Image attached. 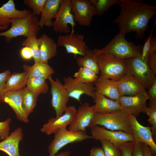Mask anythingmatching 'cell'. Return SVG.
Wrapping results in <instances>:
<instances>
[{
    "label": "cell",
    "mask_w": 156,
    "mask_h": 156,
    "mask_svg": "<svg viewBox=\"0 0 156 156\" xmlns=\"http://www.w3.org/2000/svg\"><path fill=\"white\" fill-rule=\"evenodd\" d=\"M20 55L22 58L25 60H28L33 58L31 51L28 47L25 46L21 49Z\"/></svg>",
    "instance_id": "42"
},
{
    "label": "cell",
    "mask_w": 156,
    "mask_h": 156,
    "mask_svg": "<svg viewBox=\"0 0 156 156\" xmlns=\"http://www.w3.org/2000/svg\"><path fill=\"white\" fill-rule=\"evenodd\" d=\"M62 0H46L41 13L38 25L42 28L44 26L52 27V19L56 15Z\"/></svg>",
    "instance_id": "23"
},
{
    "label": "cell",
    "mask_w": 156,
    "mask_h": 156,
    "mask_svg": "<svg viewBox=\"0 0 156 156\" xmlns=\"http://www.w3.org/2000/svg\"><path fill=\"white\" fill-rule=\"evenodd\" d=\"M22 96L23 107L28 117L36 106L38 96L26 87L22 89Z\"/></svg>",
    "instance_id": "30"
},
{
    "label": "cell",
    "mask_w": 156,
    "mask_h": 156,
    "mask_svg": "<svg viewBox=\"0 0 156 156\" xmlns=\"http://www.w3.org/2000/svg\"><path fill=\"white\" fill-rule=\"evenodd\" d=\"M97 49H92L89 48L84 56H79L77 58V63L80 67L90 68L99 75L100 71L97 62Z\"/></svg>",
    "instance_id": "28"
},
{
    "label": "cell",
    "mask_w": 156,
    "mask_h": 156,
    "mask_svg": "<svg viewBox=\"0 0 156 156\" xmlns=\"http://www.w3.org/2000/svg\"><path fill=\"white\" fill-rule=\"evenodd\" d=\"M77 110L74 105L67 106L64 114L57 118L52 117L43 125L40 130L41 132L50 135L57 129L66 127L75 118Z\"/></svg>",
    "instance_id": "15"
},
{
    "label": "cell",
    "mask_w": 156,
    "mask_h": 156,
    "mask_svg": "<svg viewBox=\"0 0 156 156\" xmlns=\"http://www.w3.org/2000/svg\"><path fill=\"white\" fill-rule=\"evenodd\" d=\"M95 112L94 105L84 103L77 110L74 119L69 125L68 129L74 131H85L89 127Z\"/></svg>",
    "instance_id": "16"
},
{
    "label": "cell",
    "mask_w": 156,
    "mask_h": 156,
    "mask_svg": "<svg viewBox=\"0 0 156 156\" xmlns=\"http://www.w3.org/2000/svg\"><path fill=\"white\" fill-rule=\"evenodd\" d=\"M133 131V136L135 141L144 143L150 148L152 155L155 156L156 144L153 138L151 128L141 125L136 117L131 114H127Z\"/></svg>",
    "instance_id": "14"
},
{
    "label": "cell",
    "mask_w": 156,
    "mask_h": 156,
    "mask_svg": "<svg viewBox=\"0 0 156 156\" xmlns=\"http://www.w3.org/2000/svg\"><path fill=\"white\" fill-rule=\"evenodd\" d=\"M72 13L75 21L81 26H89L96 13L88 0H70Z\"/></svg>",
    "instance_id": "13"
},
{
    "label": "cell",
    "mask_w": 156,
    "mask_h": 156,
    "mask_svg": "<svg viewBox=\"0 0 156 156\" xmlns=\"http://www.w3.org/2000/svg\"><path fill=\"white\" fill-rule=\"evenodd\" d=\"M22 45L29 47L31 49L34 63L40 62L39 50V39L34 36L27 37L21 43Z\"/></svg>",
    "instance_id": "32"
},
{
    "label": "cell",
    "mask_w": 156,
    "mask_h": 156,
    "mask_svg": "<svg viewBox=\"0 0 156 156\" xmlns=\"http://www.w3.org/2000/svg\"><path fill=\"white\" fill-rule=\"evenodd\" d=\"M95 113H108L114 112L120 109L118 101L112 100L103 95L96 92L93 99Z\"/></svg>",
    "instance_id": "25"
},
{
    "label": "cell",
    "mask_w": 156,
    "mask_h": 156,
    "mask_svg": "<svg viewBox=\"0 0 156 156\" xmlns=\"http://www.w3.org/2000/svg\"><path fill=\"white\" fill-rule=\"evenodd\" d=\"M99 141L105 156H122L121 150L112 143L104 139Z\"/></svg>",
    "instance_id": "35"
},
{
    "label": "cell",
    "mask_w": 156,
    "mask_h": 156,
    "mask_svg": "<svg viewBox=\"0 0 156 156\" xmlns=\"http://www.w3.org/2000/svg\"><path fill=\"white\" fill-rule=\"evenodd\" d=\"M32 13L30 10L26 9L17 10L14 0H9L0 7V20L10 24L12 19L24 18Z\"/></svg>",
    "instance_id": "22"
},
{
    "label": "cell",
    "mask_w": 156,
    "mask_h": 156,
    "mask_svg": "<svg viewBox=\"0 0 156 156\" xmlns=\"http://www.w3.org/2000/svg\"><path fill=\"white\" fill-rule=\"evenodd\" d=\"M53 133L54 139L48 147L49 156H55L60 150L68 144L93 139L86 131H74L68 129L66 127L57 129Z\"/></svg>",
    "instance_id": "6"
},
{
    "label": "cell",
    "mask_w": 156,
    "mask_h": 156,
    "mask_svg": "<svg viewBox=\"0 0 156 156\" xmlns=\"http://www.w3.org/2000/svg\"><path fill=\"white\" fill-rule=\"evenodd\" d=\"M1 101V96L0 95V103Z\"/></svg>",
    "instance_id": "49"
},
{
    "label": "cell",
    "mask_w": 156,
    "mask_h": 156,
    "mask_svg": "<svg viewBox=\"0 0 156 156\" xmlns=\"http://www.w3.org/2000/svg\"><path fill=\"white\" fill-rule=\"evenodd\" d=\"M150 99L148 107H147L145 113L148 116V121L151 125V127L153 136L156 134V100Z\"/></svg>",
    "instance_id": "34"
},
{
    "label": "cell",
    "mask_w": 156,
    "mask_h": 156,
    "mask_svg": "<svg viewBox=\"0 0 156 156\" xmlns=\"http://www.w3.org/2000/svg\"><path fill=\"white\" fill-rule=\"evenodd\" d=\"M119 1L120 12L113 22L117 24L120 32L125 35L135 32L136 37L142 40L149 20L156 14V6L139 1Z\"/></svg>",
    "instance_id": "1"
},
{
    "label": "cell",
    "mask_w": 156,
    "mask_h": 156,
    "mask_svg": "<svg viewBox=\"0 0 156 156\" xmlns=\"http://www.w3.org/2000/svg\"><path fill=\"white\" fill-rule=\"evenodd\" d=\"M46 0H24L23 3L32 9L34 14L38 16L40 15Z\"/></svg>",
    "instance_id": "36"
},
{
    "label": "cell",
    "mask_w": 156,
    "mask_h": 156,
    "mask_svg": "<svg viewBox=\"0 0 156 156\" xmlns=\"http://www.w3.org/2000/svg\"><path fill=\"white\" fill-rule=\"evenodd\" d=\"M101 125L111 130H119L133 134L127 114L121 109L108 113H95L89 127Z\"/></svg>",
    "instance_id": "4"
},
{
    "label": "cell",
    "mask_w": 156,
    "mask_h": 156,
    "mask_svg": "<svg viewBox=\"0 0 156 156\" xmlns=\"http://www.w3.org/2000/svg\"><path fill=\"white\" fill-rule=\"evenodd\" d=\"M150 97L146 92L132 96H121L119 100L122 109L127 114L136 117L141 113H145L147 101Z\"/></svg>",
    "instance_id": "10"
},
{
    "label": "cell",
    "mask_w": 156,
    "mask_h": 156,
    "mask_svg": "<svg viewBox=\"0 0 156 156\" xmlns=\"http://www.w3.org/2000/svg\"><path fill=\"white\" fill-rule=\"evenodd\" d=\"M70 152L69 151H67L57 154L55 156H70Z\"/></svg>",
    "instance_id": "48"
},
{
    "label": "cell",
    "mask_w": 156,
    "mask_h": 156,
    "mask_svg": "<svg viewBox=\"0 0 156 156\" xmlns=\"http://www.w3.org/2000/svg\"><path fill=\"white\" fill-rule=\"evenodd\" d=\"M46 80L40 77L28 78L26 82V87L38 96L41 94H46L49 91V88Z\"/></svg>",
    "instance_id": "29"
},
{
    "label": "cell",
    "mask_w": 156,
    "mask_h": 156,
    "mask_svg": "<svg viewBox=\"0 0 156 156\" xmlns=\"http://www.w3.org/2000/svg\"><path fill=\"white\" fill-rule=\"evenodd\" d=\"M84 38L83 35L71 31L69 34L59 36L57 44L58 46L64 47L68 53L83 56L89 48L84 41Z\"/></svg>",
    "instance_id": "12"
},
{
    "label": "cell",
    "mask_w": 156,
    "mask_h": 156,
    "mask_svg": "<svg viewBox=\"0 0 156 156\" xmlns=\"http://www.w3.org/2000/svg\"><path fill=\"white\" fill-rule=\"evenodd\" d=\"M28 78L27 73L25 71L22 73H15L10 74L5 85L3 90L4 93L23 88L25 87Z\"/></svg>",
    "instance_id": "27"
},
{
    "label": "cell",
    "mask_w": 156,
    "mask_h": 156,
    "mask_svg": "<svg viewBox=\"0 0 156 156\" xmlns=\"http://www.w3.org/2000/svg\"><path fill=\"white\" fill-rule=\"evenodd\" d=\"M38 16L33 13L23 18H14L11 20V26L5 31L0 33V36H4L5 41L10 42L13 38L23 36L26 38L31 36L37 37L40 30L38 25Z\"/></svg>",
    "instance_id": "3"
},
{
    "label": "cell",
    "mask_w": 156,
    "mask_h": 156,
    "mask_svg": "<svg viewBox=\"0 0 156 156\" xmlns=\"http://www.w3.org/2000/svg\"><path fill=\"white\" fill-rule=\"evenodd\" d=\"M135 142H127L117 147L121 150L122 156H132V150Z\"/></svg>",
    "instance_id": "39"
},
{
    "label": "cell",
    "mask_w": 156,
    "mask_h": 156,
    "mask_svg": "<svg viewBox=\"0 0 156 156\" xmlns=\"http://www.w3.org/2000/svg\"><path fill=\"white\" fill-rule=\"evenodd\" d=\"M9 24L7 23L0 20V30H5L7 29Z\"/></svg>",
    "instance_id": "47"
},
{
    "label": "cell",
    "mask_w": 156,
    "mask_h": 156,
    "mask_svg": "<svg viewBox=\"0 0 156 156\" xmlns=\"http://www.w3.org/2000/svg\"><path fill=\"white\" fill-rule=\"evenodd\" d=\"M125 34L119 32L105 47L97 49L98 55L107 53L121 59L126 60L140 55L143 45L127 40Z\"/></svg>",
    "instance_id": "2"
},
{
    "label": "cell",
    "mask_w": 156,
    "mask_h": 156,
    "mask_svg": "<svg viewBox=\"0 0 156 156\" xmlns=\"http://www.w3.org/2000/svg\"><path fill=\"white\" fill-rule=\"evenodd\" d=\"M90 128L93 139L97 140H105L116 147L127 142H135L132 134L122 131L109 130L98 125Z\"/></svg>",
    "instance_id": "11"
},
{
    "label": "cell",
    "mask_w": 156,
    "mask_h": 156,
    "mask_svg": "<svg viewBox=\"0 0 156 156\" xmlns=\"http://www.w3.org/2000/svg\"><path fill=\"white\" fill-rule=\"evenodd\" d=\"M10 74L11 72L9 70L0 73V95L1 98L4 94L3 90L7 79Z\"/></svg>",
    "instance_id": "40"
},
{
    "label": "cell",
    "mask_w": 156,
    "mask_h": 156,
    "mask_svg": "<svg viewBox=\"0 0 156 156\" xmlns=\"http://www.w3.org/2000/svg\"><path fill=\"white\" fill-rule=\"evenodd\" d=\"M39 39L40 62L48 64L49 60L57 55L58 45L53 39L44 34Z\"/></svg>",
    "instance_id": "24"
},
{
    "label": "cell",
    "mask_w": 156,
    "mask_h": 156,
    "mask_svg": "<svg viewBox=\"0 0 156 156\" xmlns=\"http://www.w3.org/2000/svg\"><path fill=\"white\" fill-rule=\"evenodd\" d=\"M52 27L56 32L68 34L70 32L68 25L74 31L76 25L72 12L70 0H62L59 10L55 16Z\"/></svg>",
    "instance_id": "9"
},
{
    "label": "cell",
    "mask_w": 156,
    "mask_h": 156,
    "mask_svg": "<svg viewBox=\"0 0 156 156\" xmlns=\"http://www.w3.org/2000/svg\"><path fill=\"white\" fill-rule=\"evenodd\" d=\"M23 68L27 73L28 78L37 77L46 80L55 73L54 69L48 64L41 62L34 63L32 66L24 64Z\"/></svg>",
    "instance_id": "26"
},
{
    "label": "cell",
    "mask_w": 156,
    "mask_h": 156,
    "mask_svg": "<svg viewBox=\"0 0 156 156\" xmlns=\"http://www.w3.org/2000/svg\"><path fill=\"white\" fill-rule=\"evenodd\" d=\"M156 22L154 24L152 30L149 36L146 40L143 46V48L140 55L142 59L146 62H147L148 56L150 53L151 49V40L152 37L153 32Z\"/></svg>",
    "instance_id": "37"
},
{
    "label": "cell",
    "mask_w": 156,
    "mask_h": 156,
    "mask_svg": "<svg viewBox=\"0 0 156 156\" xmlns=\"http://www.w3.org/2000/svg\"><path fill=\"white\" fill-rule=\"evenodd\" d=\"M126 64L127 73L134 76L146 89H149L156 77L147 62L140 55L126 59Z\"/></svg>",
    "instance_id": "7"
},
{
    "label": "cell",
    "mask_w": 156,
    "mask_h": 156,
    "mask_svg": "<svg viewBox=\"0 0 156 156\" xmlns=\"http://www.w3.org/2000/svg\"><path fill=\"white\" fill-rule=\"evenodd\" d=\"M141 146L144 156H153L151 148L148 146L141 143Z\"/></svg>",
    "instance_id": "46"
},
{
    "label": "cell",
    "mask_w": 156,
    "mask_h": 156,
    "mask_svg": "<svg viewBox=\"0 0 156 156\" xmlns=\"http://www.w3.org/2000/svg\"><path fill=\"white\" fill-rule=\"evenodd\" d=\"M12 119L8 118L5 121L0 122V139L4 140L10 135V123Z\"/></svg>",
    "instance_id": "38"
},
{
    "label": "cell",
    "mask_w": 156,
    "mask_h": 156,
    "mask_svg": "<svg viewBox=\"0 0 156 156\" xmlns=\"http://www.w3.org/2000/svg\"><path fill=\"white\" fill-rule=\"evenodd\" d=\"M117 82L121 96H132L146 92L143 86L128 73Z\"/></svg>",
    "instance_id": "18"
},
{
    "label": "cell",
    "mask_w": 156,
    "mask_h": 156,
    "mask_svg": "<svg viewBox=\"0 0 156 156\" xmlns=\"http://www.w3.org/2000/svg\"><path fill=\"white\" fill-rule=\"evenodd\" d=\"M76 81L83 83H94L99 76L92 69L86 67H80L73 75Z\"/></svg>",
    "instance_id": "31"
},
{
    "label": "cell",
    "mask_w": 156,
    "mask_h": 156,
    "mask_svg": "<svg viewBox=\"0 0 156 156\" xmlns=\"http://www.w3.org/2000/svg\"><path fill=\"white\" fill-rule=\"evenodd\" d=\"M93 84L96 92L112 100H119L121 96L117 81L100 75Z\"/></svg>",
    "instance_id": "19"
},
{
    "label": "cell",
    "mask_w": 156,
    "mask_h": 156,
    "mask_svg": "<svg viewBox=\"0 0 156 156\" xmlns=\"http://www.w3.org/2000/svg\"><path fill=\"white\" fill-rule=\"evenodd\" d=\"M48 79L51 86V105L55 112V117L57 118L63 114L69 97L66 88L58 78L54 80L50 76Z\"/></svg>",
    "instance_id": "8"
},
{
    "label": "cell",
    "mask_w": 156,
    "mask_h": 156,
    "mask_svg": "<svg viewBox=\"0 0 156 156\" xmlns=\"http://www.w3.org/2000/svg\"><path fill=\"white\" fill-rule=\"evenodd\" d=\"M148 65L154 74H156V51L150 53L147 59Z\"/></svg>",
    "instance_id": "41"
},
{
    "label": "cell",
    "mask_w": 156,
    "mask_h": 156,
    "mask_svg": "<svg viewBox=\"0 0 156 156\" xmlns=\"http://www.w3.org/2000/svg\"><path fill=\"white\" fill-rule=\"evenodd\" d=\"M149 89L148 94L150 97V99L156 100V78L154 80Z\"/></svg>",
    "instance_id": "44"
},
{
    "label": "cell",
    "mask_w": 156,
    "mask_h": 156,
    "mask_svg": "<svg viewBox=\"0 0 156 156\" xmlns=\"http://www.w3.org/2000/svg\"><path fill=\"white\" fill-rule=\"evenodd\" d=\"M90 156H105L104 151L101 147H93L90 151Z\"/></svg>",
    "instance_id": "45"
},
{
    "label": "cell",
    "mask_w": 156,
    "mask_h": 156,
    "mask_svg": "<svg viewBox=\"0 0 156 156\" xmlns=\"http://www.w3.org/2000/svg\"><path fill=\"white\" fill-rule=\"evenodd\" d=\"M22 89L5 92L1 98V101L6 103L11 107L19 120L27 123L29 122L28 117L22 106Z\"/></svg>",
    "instance_id": "20"
},
{
    "label": "cell",
    "mask_w": 156,
    "mask_h": 156,
    "mask_svg": "<svg viewBox=\"0 0 156 156\" xmlns=\"http://www.w3.org/2000/svg\"><path fill=\"white\" fill-rule=\"evenodd\" d=\"M63 80V84L67 90L69 97L80 102L81 97L83 94H86L93 99L94 98L95 89L93 83L80 82L70 76L64 77Z\"/></svg>",
    "instance_id": "17"
},
{
    "label": "cell",
    "mask_w": 156,
    "mask_h": 156,
    "mask_svg": "<svg viewBox=\"0 0 156 156\" xmlns=\"http://www.w3.org/2000/svg\"><path fill=\"white\" fill-rule=\"evenodd\" d=\"M94 7L96 15L101 16L115 4H118L119 0H90Z\"/></svg>",
    "instance_id": "33"
},
{
    "label": "cell",
    "mask_w": 156,
    "mask_h": 156,
    "mask_svg": "<svg viewBox=\"0 0 156 156\" xmlns=\"http://www.w3.org/2000/svg\"><path fill=\"white\" fill-rule=\"evenodd\" d=\"M132 156H144L141 148V143L135 141L133 148Z\"/></svg>",
    "instance_id": "43"
},
{
    "label": "cell",
    "mask_w": 156,
    "mask_h": 156,
    "mask_svg": "<svg viewBox=\"0 0 156 156\" xmlns=\"http://www.w3.org/2000/svg\"><path fill=\"white\" fill-rule=\"evenodd\" d=\"M23 137V129L18 127L0 142V151L4 152L9 156H19V144L22 140Z\"/></svg>",
    "instance_id": "21"
},
{
    "label": "cell",
    "mask_w": 156,
    "mask_h": 156,
    "mask_svg": "<svg viewBox=\"0 0 156 156\" xmlns=\"http://www.w3.org/2000/svg\"><path fill=\"white\" fill-rule=\"evenodd\" d=\"M101 76L118 81L127 73L126 60L117 58L108 53L97 56Z\"/></svg>",
    "instance_id": "5"
}]
</instances>
